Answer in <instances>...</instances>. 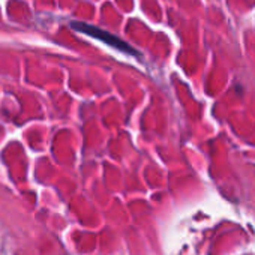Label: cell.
<instances>
[{
  "mask_svg": "<svg viewBox=\"0 0 255 255\" xmlns=\"http://www.w3.org/2000/svg\"><path fill=\"white\" fill-rule=\"evenodd\" d=\"M71 27L81 32V33H84V35H89V36H92L95 39H99V41L105 42L107 45H110V47H113V48H116V50H119L122 53L131 54V56H138V53L129 44H126L123 39H120L119 36H116V35H113L110 32H105V30L98 29L95 26H90V24H86V23H78V21L71 23Z\"/></svg>",
  "mask_w": 255,
  "mask_h": 255,
  "instance_id": "1",
  "label": "cell"
}]
</instances>
